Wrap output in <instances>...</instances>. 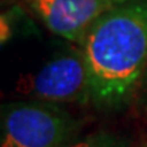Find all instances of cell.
Returning <instances> with one entry per match:
<instances>
[{"mask_svg":"<svg viewBox=\"0 0 147 147\" xmlns=\"http://www.w3.org/2000/svg\"><path fill=\"white\" fill-rule=\"evenodd\" d=\"M81 123L63 105L14 101L2 105L0 147H68Z\"/></svg>","mask_w":147,"mask_h":147,"instance_id":"2","label":"cell"},{"mask_svg":"<svg viewBox=\"0 0 147 147\" xmlns=\"http://www.w3.org/2000/svg\"><path fill=\"white\" fill-rule=\"evenodd\" d=\"M114 5H122V3H129V2H137V0H113Z\"/></svg>","mask_w":147,"mask_h":147,"instance_id":"7","label":"cell"},{"mask_svg":"<svg viewBox=\"0 0 147 147\" xmlns=\"http://www.w3.org/2000/svg\"><path fill=\"white\" fill-rule=\"evenodd\" d=\"M81 50L92 104L117 110L135 99L147 71V0L113 6L92 26Z\"/></svg>","mask_w":147,"mask_h":147,"instance_id":"1","label":"cell"},{"mask_svg":"<svg viewBox=\"0 0 147 147\" xmlns=\"http://www.w3.org/2000/svg\"><path fill=\"white\" fill-rule=\"evenodd\" d=\"M135 99H137V104L140 105L141 113L147 117V71H146L144 77L141 80V84H140V87L137 90Z\"/></svg>","mask_w":147,"mask_h":147,"instance_id":"6","label":"cell"},{"mask_svg":"<svg viewBox=\"0 0 147 147\" xmlns=\"http://www.w3.org/2000/svg\"><path fill=\"white\" fill-rule=\"evenodd\" d=\"M68 147H128V143L113 132L96 131L86 137L75 138Z\"/></svg>","mask_w":147,"mask_h":147,"instance_id":"5","label":"cell"},{"mask_svg":"<svg viewBox=\"0 0 147 147\" xmlns=\"http://www.w3.org/2000/svg\"><path fill=\"white\" fill-rule=\"evenodd\" d=\"M17 92L30 99L59 105L90 104L92 83L83 50L50 59L36 72L20 80Z\"/></svg>","mask_w":147,"mask_h":147,"instance_id":"3","label":"cell"},{"mask_svg":"<svg viewBox=\"0 0 147 147\" xmlns=\"http://www.w3.org/2000/svg\"><path fill=\"white\" fill-rule=\"evenodd\" d=\"M44 24L54 35L81 45L89 30L107 11L113 0H30Z\"/></svg>","mask_w":147,"mask_h":147,"instance_id":"4","label":"cell"}]
</instances>
